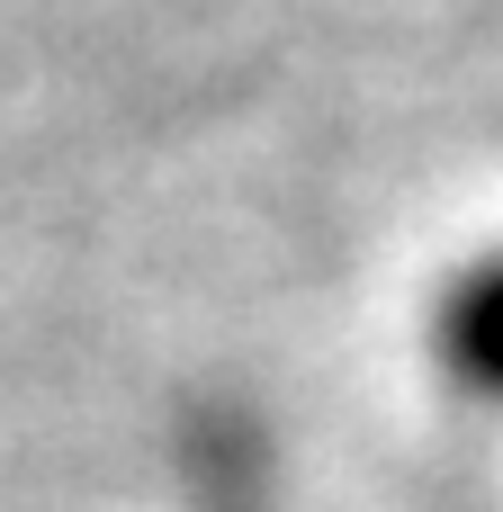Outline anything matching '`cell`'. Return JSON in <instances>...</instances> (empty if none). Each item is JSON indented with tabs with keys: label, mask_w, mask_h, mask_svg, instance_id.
<instances>
[{
	"label": "cell",
	"mask_w": 503,
	"mask_h": 512,
	"mask_svg": "<svg viewBox=\"0 0 503 512\" xmlns=\"http://www.w3.org/2000/svg\"><path fill=\"white\" fill-rule=\"evenodd\" d=\"M432 351H441V369H450L468 396L503 405V252H495V261H477L468 279L441 288Z\"/></svg>",
	"instance_id": "cell-1"
}]
</instances>
